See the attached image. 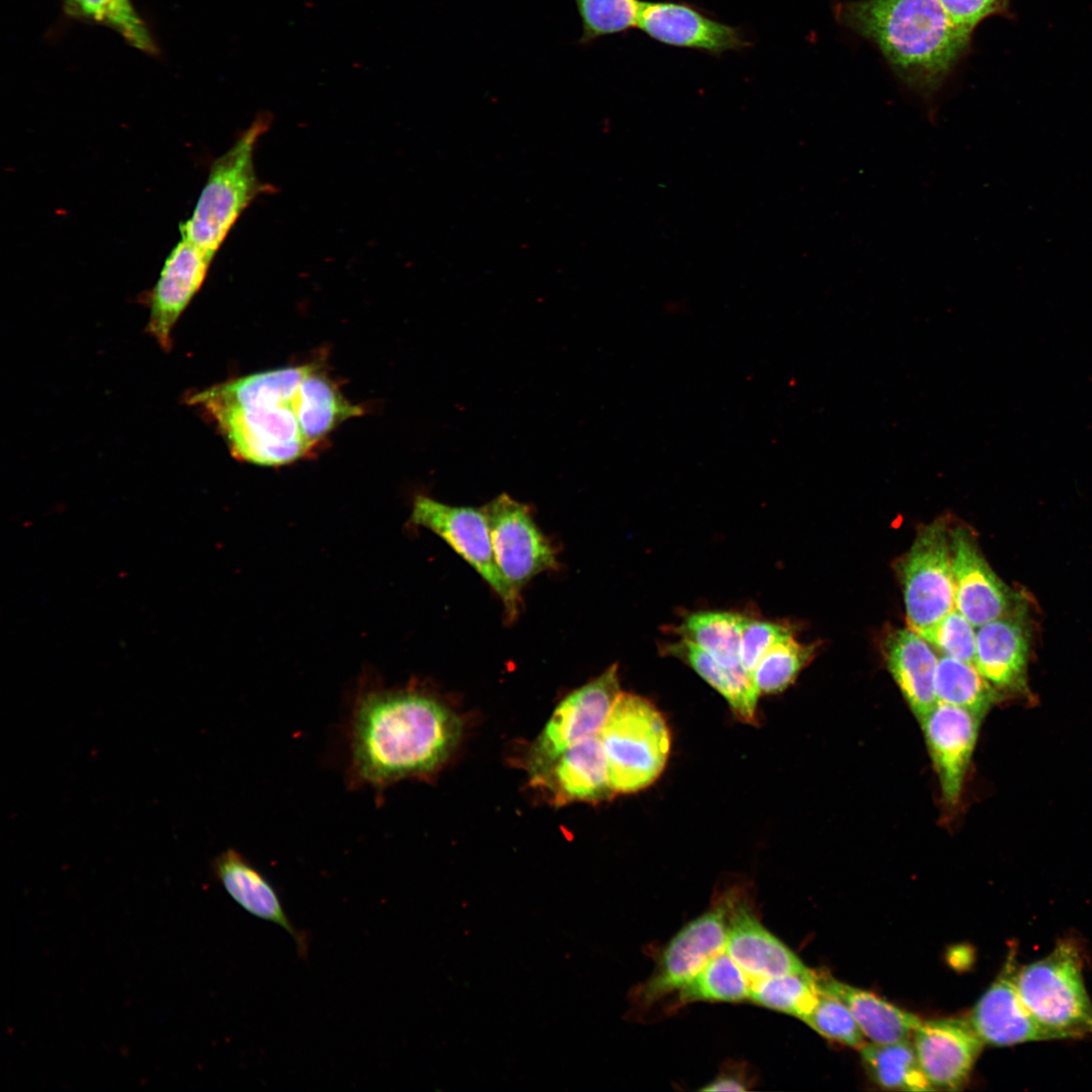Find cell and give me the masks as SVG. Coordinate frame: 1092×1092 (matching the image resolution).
<instances>
[{"instance_id": "13", "label": "cell", "mask_w": 1092, "mask_h": 1092, "mask_svg": "<svg viewBox=\"0 0 1092 1092\" xmlns=\"http://www.w3.org/2000/svg\"><path fill=\"white\" fill-rule=\"evenodd\" d=\"M214 255L181 236L171 250L158 281L149 292L147 333L166 352L172 348V331L182 312L199 291Z\"/></svg>"}, {"instance_id": "22", "label": "cell", "mask_w": 1092, "mask_h": 1092, "mask_svg": "<svg viewBox=\"0 0 1092 1092\" xmlns=\"http://www.w3.org/2000/svg\"><path fill=\"white\" fill-rule=\"evenodd\" d=\"M538 782L548 785L558 802H597L614 794L599 735L566 749Z\"/></svg>"}, {"instance_id": "28", "label": "cell", "mask_w": 1092, "mask_h": 1092, "mask_svg": "<svg viewBox=\"0 0 1092 1092\" xmlns=\"http://www.w3.org/2000/svg\"><path fill=\"white\" fill-rule=\"evenodd\" d=\"M751 981L724 950L676 993V1005L697 1001L740 1002L749 999Z\"/></svg>"}, {"instance_id": "6", "label": "cell", "mask_w": 1092, "mask_h": 1092, "mask_svg": "<svg viewBox=\"0 0 1092 1092\" xmlns=\"http://www.w3.org/2000/svg\"><path fill=\"white\" fill-rule=\"evenodd\" d=\"M269 120L259 116L211 165L191 216L180 224L181 236L215 255L231 229L261 192L254 151Z\"/></svg>"}, {"instance_id": "27", "label": "cell", "mask_w": 1092, "mask_h": 1092, "mask_svg": "<svg viewBox=\"0 0 1092 1092\" xmlns=\"http://www.w3.org/2000/svg\"><path fill=\"white\" fill-rule=\"evenodd\" d=\"M935 695L937 702L966 709L982 719L1001 696L975 663L947 656L937 662Z\"/></svg>"}, {"instance_id": "37", "label": "cell", "mask_w": 1092, "mask_h": 1092, "mask_svg": "<svg viewBox=\"0 0 1092 1092\" xmlns=\"http://www.w3.org/2000/svg\"><path fill=\"white\" fill-rule=\"evenodd\" d=\"M751 1080L746 1077L743 1067H729L701 1090L703 1091H746L750 1089Z\"/></svg>"}, {"instance_id": "7", "label": "cell", "mask_w": 1092, "mask_h": 1092, "mask_svg": "<svg viewBox=\"0 0 1092 1092\" xmlns=\"http://www.w3.org/2000/svg\"><path fill=\"white\" fill-rule=\"evenodd\" d=\"M949 532L944 519L923 526L899 564L907 623L918 634L954 609Z\"/></svg>"}, {"instance_id": "31", "label": "cell", "mask_w": 1092, "mask_h": 1092, "mask_svg": "<svg viewBox=\"0 0 1092 1092\" xmlns=\"http://www.w3.org/2000/svg\"><path fill=\"white\" fill-rule=\"evenodd\" d=\"M815 645L803 644L791 636L771 646L752 672L759 695L782 693L793 684L814 656Z\"/></svg>"}, {"instance_id": "16", "label": "cell", "mask_w": 1092, "mask_h": 1092, "mask_svg": "<svg viewBox=\"0 0 1092 1092\" xmlns=\"http://www.w3.org/2000/svg\"><path fill=\"white\" fill-rule=\"evenodd\" d=\"M1027 607L1019 597L1006 614L977 627L975 665L1000 694L1026 689L1030 648Z\"/></svg>"}, {"instance_id": "15", "label": "cell", "mask_w": 1092, "mask_h": 1092, "mask_svg": "<svg viewBox=\"0 0 1092 1092\" xmlns=\"http://www.w3.org/2000/svg\"><path fill=\"white\" fill-rule=\"evenodd\" d=\"M981 720L966 709L936 702L920 722L942 799L948 806L960 801Z\"/></svg>"}, {"instance_id": "24", "label": "cell", "mask_w": 1092, "mask_h": 1092, "mask_svg": "<svg viewBox=\"0 0 1092 1092\" xmlns=\"http://www.w3.org/2000/svg\"><path fill=\"white\" fill-rule=\"evenodd\" d=\"M661 653L681 660L723 696L738 719L753 724L756 721L758 692L750 675L740 668L719 663L693 642L679 638L663 643Z\"/></svg>"}, {"instance_id": "10", "label": "cell", "mask_w": 1092, "mask_h": 1092, "mask_svg": "<svg viewBox=\"0 0 1092 1092\" xmlns=\"http://www.w3.org/2000/svg\"><path fill=\"white\" fill-rule=\"evenodd\" d=\"M732 890L709 910L688 922L667 942L655 970L639 989L647 1005L686 986L715 956L725 950Z\"/></svg>"}, {"instance_id": "29", "label": "cell", "mask_w": 1092, "mask_h": 1092, "mask_svg": "<svg viewBox=\"0 0 1092 1092\" xmlns=\"http://www.w3.org/2000/svg\"><path fill=\"white\" fill-rule=\"evenodd\" d=\"M66 10L74 17L106 25L133 48L155 55L157 46L130 0H66Z\"/></svg>"}, {"instance_id": "23", "label": "cell", "mask_w": 1092, "mask_h": 1092, "mask_svg": "<svg viewBox=\"0 0 1092 1092\" xmlns=\"http://www.w3.org/2000/svg\"><path fill=\"white\" fill-rule=\"evenodd\" d=\"M816 984L819 991L836 997L847 1006L870 1041L890 1043L907 1039L921 1023L917 1015L832 977L816 973Z\"/></svg>"}, {"instance_id": "11", "label": "cell", "mask_w": 1092, "mask_h": 1092, "mask_svg": "<svg viewBox=\"0 0 1092 1092\" xmlns=\"http://www.w3.org/2000/svg\"><path fill=\"white\" fill-rule=\"evenodd\" d=\"M484 510L496 565L514 593L519 595L539 573L558 568L556 551L527 505L502 493Z\"/></svg>"}, {"instance_id": "21", "label": "cell", "mask_w": 1092, "mask_h": 1092, "mask_svg": "<svg viewBox=\"0 0 1092 1092\" xmlns=\"http://www.w3.org/2000/svg\"><path fill=\"white\" fill-rule=\"evenodd\" d=\"M886 663L920 723L936 704L935 675L938 659L930 644L912 629H892L884 638Z\"/></svg>"}, {"instance_id": "20", "label": "cell", "mask_w": 1092, "mask_h": 1092, "mask_svg": "<svg viewBox=\"0 0 1092 1092\" xmlns=\"http://www.w3.org/2000/svg\"><path fill=\"white\" fill-rule=\"evenodd\" d=\"M211 871L238 905L249 914L282 927L294 939L298 956L307 957V933L293 925L276 889L249 859L230 848L213 859Z\"/></svg>"}, {"instance_id": "25", "label": "cell", "mask_w": 1092, "mask_h": 1092, "mask_svg": "<svg viewBox=\"0 0 1092 1092\" xmlns=\"http://www.w3.org/2000/svg\"><path fill=\"white\" fill-rule=\"evenodd\" d=\"M744 619V614L736 612L699 611L687 614L670 632L698 645L724 666L740 668Z\"/></svg>"}, {"instance_id": "1", "label": "cell", "mask_w": 1092, "mask_h": 1092, "mask_svg": "<svg viewBox=\"0 0 1092 1092\" xmlns=\"http://www.w3.org/2000/svg\"><path fill=\"white\" fill-rule=\"evenodd\" d=\"M240 460L279 466L306 456L344 421L362 414L315 365L268 370L188 395Z\"/></svg>"}, {"instance_id": "2", "label": "cell", "mask_w": 1092, "mask_h": 1092, "mask_svg": "<svg viewBox=\"0 0 1092 1092\" xmlns=\"http://www.w3.org/2000/svg\"><path fill=\"white\" fill-rule=\"evenodd\" d=\"M461 730L459 717L433 696L413 689H364L351 714L350 782L380 791L426 776L448 758Z\"/></svg>"}, {"instance_id": "19", "label": "cell", "mask_w": 1092, "mask_h": 1092, "mask_svg": "<svg viewBox=\"0 0 1092 1092\" xmlns=\"http://www.w3.org/2000/svg\"><path fill=\"white\" fill-rule=\"evenodd\" d=\"M725 951L751 982L811 971L792 949L763 926L736 890H732Z\"/></svg>"}, {"instance_id": "18", "label": "cell", "mask_w": 1092, "mask_h": 1092, "mask_svg": "<svg viewBox=\"0 0 1092 1092\" xmlns=\"http://www.w3.org/2000/svg\"><path fill=\"white\" fill-rule=\"evenodd\" d=\"M913 1044L927 1080L946 1090L966 1083L984 1046L968 1017L921 1021Z\"/></svg>"}, {"instance_id": "30", "label": "cell", "mask_w": 1092, "mask_h": 1092, "mask_svg": "<svg viewBox=\"0 0 1092 1092\" xmlns=\"http://www.w3.org/2000/svg\"><path fill=\"white\" fill-rule=\"evenodd\" d=\"M817 994L816 973L809 971L752 981L749 1000L802 1020L813 1008Z\"/></svg>"}, {"instance_id": "35", "label": "cell", "mask_w": 1092, "mask_h": 1092, "mask_svg": "<svg viewBox=\"0 0 1092 1092\" xmlns=\"http://www.w3.org/2000/svg\"><path fill=\"white\" fill-rule=\"evenodd\" d=\"M791 636H794V630L787 623L745 615L741 635V665L751 678L763 654L776 643Z\"/></svg>"}, {"instance_id": "26", "label": "cell", "mask_w": 1092, "mask_h": 1092, "mask_svg": "<svg viewBox=\"0 0 1092 1092\" xmlns=\"http://www.w3.org/2000/svg\"><path fill=\"white\" fill-rule=\"evenodd\" d=\"M859 1052L869 1076L879 1086L906 1091L934 1090L909 1038L890 1043L866 1042Z\"/></svg>"}, {"instance_id": "32", "label": "cell", "mask_w": 1092, "mask_h": 1092, "mask_svg": "<svg viewBox=\"0 0 1092 1092\" xmlns=\"http://www.w3.org/2000/svg\"><path fill=\"white\" fill-rule=\"evenodd\" d=\"M581 20L579 43L637 27L643 2L640 0H574Z\"/></svg>"}, {"instance_id": "12", "label": "cell", "mask_w": 1092, "mask_h": 1092, "mask_svg": "<svg viewBox=\"0 0 1092 1092\" xmlns=\"http://www.w3.org/2000/svg\"><path fill=\"white\" fill-rule=\"evenodd\" d=\"M1018 969L1013 945L1000 974L968 1016L984 1044L1007 1046L1056 1039L1023 1003L1016 985Z\"/></svg>"}, {"instance_id": "3", "label": "cell", "mask_w": 1092, "mask_h": 1092, "mask_svg": "<svg viewBox=\"0 0 1092 1092\" xmlns=\"http://www.w3.org/2000/svg\"><path fill=\"white\" fill-rule=\"evenodd\" d=\"M835 15L872 41L900 81L930 102L969 51L972 33L938 0H850Z\"/></svg>"}, {"instance_id": "5", "label": "cell", "mask_w": 1092, "mask_h": 1092, "mask_svg": "<svg viewBox=\"0 0 1092 1092\" xmlns=\"http://www.w3.org/2000/svg\"><path fill=\"white\" fill-rule=\"evenodd\" d=\"M613 792L634 793L662 772L670 733L659 710L647 699L619 695L600 734Z\"/></svg>"}, {"instance_id": "14", "label": "cell", "mask_w": 1092, "mask_h": 1092, "mask_svg": "<svg viewBox=\"0 0 1092 1092\" xmlns=\"http://www.w3.org/2000/svg\"><path fill=\"white\" fill-rule=\"evenodd\" d=\"M637 28L660 43L713 56L750 46L737 27L685 2H643Z\"/></svg>"}, {"instance_id": "17", "label": "cell", "mask_w": 1092, "mask_h": 1092, "mask_svg": "<svg viewBox=\"0 0 1092 1092\" xmlns=\"http://www.w3.org/2000/svg\"><path fill=\"white\" fill-rule=\"evenodd\" d=\"M954 608L976 628L1006 614L1019 599L993 571L973 535L950 529Z\"/></svg>"}, {"instance_id": "36", "label": "cell", "mask_w": 1092, "mask_h": 1092, "mask_svg": "<svg viewBox=\"0 0 1092 1092\" xmlns=\"http://www.w3.org/2000/svg\"><path fill=\"white\" fill-rule=\"evenodd\" d=\"M950 18L970 33L986 18L1011 16L1010 0H938Z\"/></svg>"}, {"instance_id": "8", "label": "cell", "mask_w": 1092, "mask_h": 1092, "mask_svg": "<svg viewBox=\"0 0 1092 1092\" xmlns=\"http://www.w3.org/2000/svg\"><path fill=\"white\" fill-rule=\"evenodd\" d=\"M620 694L617 664L568 694L529 750L527 768L532 779L538 782L575 743L599 735Z\"/></svg>"}, {"instance_id": "34", "label": "cell", "mask_w": 1092, "mask_h": 1092, "mask_svg": "<svg viewBox=\"0 0 1092 1092\" xmlns=\"http://www.w3.org/2000/svg\"><path fill=\"white\" fill-rule=\"evenodd\" d=\"M975 628L954 608L919 635L943 656L975 663Z\"/></svg>"}, {"instance_id": "9", "label": "cell", "mask_w": 1092, "mask_h": 1092, "mask_svg": "<svg viewBox=\"0 0 1092 1092\" xmlns=\"http://www.w3.org/2000/svg\"><path fill=\"white\" fill-rule=\"evenodd\" d=\"M411 521L450 545L502 599L509 619L517 617L520 596L508 585L496 565L484 507L450 506L420 494L414 500Z\"/></svg>"}, {"instance_id": "4", "label": "cell", "mask_w": 1092, "mask_h": 1092, "mask_svg": "<svg viewBox=\"0 0 1092 1092\" xmlns=\"http://www.w3.org/2000/svg\"><path fill=\"white\" fill-rule=\"evenodd\" d=\"M1085 957L1078 939L1065 937L1049 954L1018 969L1016 985L1023 1003L1056 1039L1092 1036V1002L1083 977Z\"/></svg>"}, {"instance_id": "33", "label": "cell", "mask_w": 1092, "mask_h": 1092, "mask_svg": "<svg viewBox=\"0 0 1092 1092\" xmlns=\"http://www.w3.org/2000/svg\"><path fill=\"white\" fill-rule=\"evenodd\" d=\"M802 1021L825 1038L852 1049L859 1050L866 1043V1036L847 1006L819 990L813 1008Z\"/></svg>"}]
</instances>
